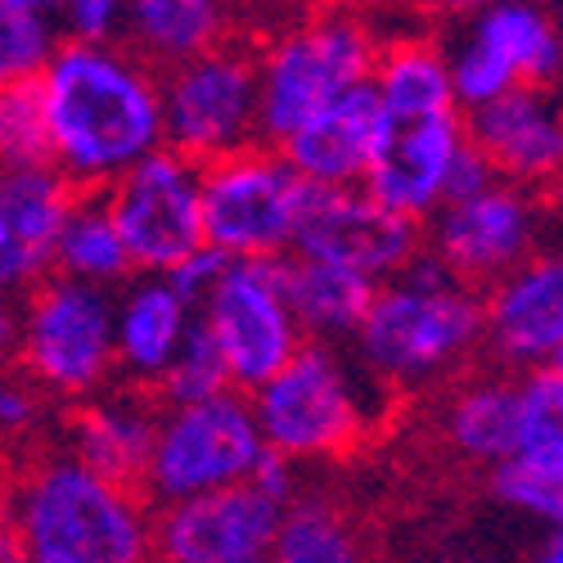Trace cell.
<instances>
[{
	"label": "cell",
	"instance_id": "cell-24",
	"mask_svg": "<svg viewBox=\"0 0 563 563\" xmlns=\"http://www.w3.org/2000/svg\"><path fill=\"white\" fill-rule=\"evenodd\" d=\"M51 275L73 279V285L104 289V294H113L131 275L122 234L100 195H77V203L68 208V217L55 234V249H51Z\"/></svg>",
	"mask_w": 563,
	"mask_h": 563
},
{
	"label": "cell",
	"instance_id": "cell-13",
	"mask_svg": "<svg viewBox=\"0 0 563 563\" xmlns=\"http://www.w3.org/2000/svg\"><path fill=\"white\" fill-rule=\"evenodd\" d=\"M545 203L532 190L492 180L483 195L460 199L433 212V230L424 249L446 275H455L464 289L496 285L509 271L537 257Z\"/></svg>",
	"mask_w": 563,
	"mask_h": 563
},
{
	"label": "cell",
	"instance_id": "cell-26",
	"mask_svg": "<svg viewBox=\"0 0 563 563\" xmlns=\"http://www.w3.org/2000/svg\"><path fill=\"white\" fill-rule=\"evenodd\" d=\"M446 442L474 464L496 468L519 442V393L514 379H474L446 406Z\"/></svg>",
	"mask_w": 563,
	"mask_h": 563
},
{
	"label": "cell",
	"instance_id": "cell-4",
	"mask_svg": "<svg viewBox=\"0 0 563 563\" xmlns=\"http://www.w3.org/2000/svg\"><path fill=\"white\" fill-rule=\"evenodd\" d=\"M374 59L379 41L352 14H320L285 27L257 51V140L279 150L324 104L365 86Z\"/></svg>",
	"mask_w": 563,
	"mask_h": 563
},
{
	"label": "cell",
	"instance_id": "cell-35",
	"mask_svg": "<svg viewBox=\"0 0 563 563\" xmlns=\"http://www.w3.org/2000/svg\"><path fill=\"white\" fill-rule=\"evenodd\" d=\"M55 27L64 32L59 41L73 45H118L122 5L118 0H68V5H55Z\"/></svg>",
	"mask_w": 563,
	"mask_h": 563
},
{
	"label": "cell",
	"instance_id": "cell-17",
	"mask_svg": "<svg viewBox=\"0 0 563 563\" xmlns=\"http://www.w3.org/2000/svg\"><path fill=\"white\" fill-rule=\"evenodd\" d=\"M483 343L509 369H559L563 356V266L537 253L483 298Z\"/></svg>",
	"mask_w": 563,
	"mask_h": 563
},
{
	"label": "cell",
	"instance_id": "cell-15",
	"mask_svg": "<svg viewBox=\"0 0 563 563\" xmlns=\"http://www.w3.org/2000/svg\"><path fill=\"white\" fill-rule=\"evenodd\" d=\"M279 505L249 483L163 505L150 519V545L163 563H262L271 554Z\"/></svg>",
	"mask_w": 563,
	"mask_h": 563
},
{
	"label": "cell",
	"instance_id": "cell-19",
	"mask_svg": "<svg viewBox=\"0 0 563 563\" xmlns=\"http://www.w3.org/2000/svg\"><path fill=\"white\" fill-rule=\"evenodd\" d=\"M379 100H374L369 81L339 96L334 104H324L316 118H307L285 145V158L302 185L311 190H356L369 172L374 140H379Z\"/></svg>",
	"mask_w": 563,
	"mask_h": 563
},
{
	"label": "cell",
	"instance_id": "cell-7",
	"mask_svg": "<svg viewBox=\"0 0 563 563\" xmlns=\"http://www.w3.org/2000/svg\"><path fill=\"white\" fill-rule=\"evenodd\" d=\"M163 150L212 167L257 145V51L221 41L217 51L172 68L158 81Z\"/></svg>",
	"mask_w": 563,
	"mask_h": 563
},
{
	"label": "cell",
	"instance_id": "cell-12",
	"mask_svg": "<svg viewBox=\"0 0 563 563\" xmlns=\"http://www.w3.org/2000/svg\"><path fill=\"white\" fill-rule=\"evenodd\" d=\"M100 199L122 234L131 271L167 275L172 266L203 249L199 167L172 150H158L145 163H135Z\"/></svg>",
	"mask_w": 563,
	"mask_h": 563
},
{
	"label": "cell",
	"instance_id": "cell-33",
	"mask_svg": "<svg viewBox=\"0 0 563 563\" xmlns=\"http://www.w3.org/2000/svg\"><path fill=\"white\" fill-rule=\"evenodd\" d=\"M45 419H51V397L23 369H0V446L32 442Z\"/></svg>",
	"mask_w": 563,
	"mask_h": 563
},
{
	"label": "cell",
	"instance_id": "cell-39",
	"mask_svg": "<svg viewBox=\"0 0 563 563\" xmlns=\"http://www.w3.org/2000/svg\"><path fill=\"white\" fill-rule=\"evenodd\" d=\"M19 361V302H0V369Z\"/></svg>",
	"mask_w": 563,
	"mask_h": 563
},
{
	"label": "cell",
	"instance_id": "cell-36",
	"mask_svg": "<svg viewBox=\"0 0 563 563\" xmlns=\"http://www.w3.org/2000/svg\"><path fill=\"white\" fill-rule=\"evenodd\" d=\"M221 271H225V257L212 253V249H199V253H190L180 266H172V271L158 275V279H167V289H172L180 302H190V307L199 311V302L212 294V285H217Z\"/></svg>",
	"mask_w": 563,
	"mask_h": 563
},
{
	"label": "cell",
	"instance_id": "cell-2",
	"mask_svg": "<svg viewBox=\"0 0 563 563\" xmlns=\"http://www.w3.org/2000/svg\"><path fill=\"white\" fill-rule=\"evenodd\" d=\"M365 369L379 384L419 388L464 365L483 343V298L446 275L424 249L374 289L361 330L352 334Z\"/></svg>",
	"mask_w": 563,
	"mask_h": 563
},
{
	"label": "cell",
	"instance_id": "cell-28",
	"mask_svg": "<svg viewBox=\"0 0 563 563\" xmlns=\"http://www.w3.org/2000/svg\"><path fill=\"white\" fill-rule=\"evenodd\" d=\"M55 167L51 154V122H45L41 81L0 86V172H36Z\"/></svg>",
	"mask_w": 563,
	"mask_h": 563
},
{
	"label": "cell",
	"instance_id": "cell-42",
	"mask_svg": "<svg viewBox=\"0 0 563 563\" xmlns=\"http://www.w3.org/2000/svg\"><path fill=\"white\" fill-rule=\"evenodd\" d=\"M262 563H271V559H262Z\"/></svg>",
	"mask_w": 563,
	"mask_h": 563
},
{
	"label": "cell",
	"instance_id": "cell-21",
	"mask_svg": "<svg viewBox=\"0 0 563 563\" xmlns=\"http://www.w3.org/2000/svg\"><path fill=\"white\" fill-rule=\"evenodd\" d=\"M190 330L195 307L180 302L167 279H131L126 294L113 298V369H122L131 384H158Z\"/></svg>",
	"mask_w": 563,
	"mask_h": 563
},
{
	"label": "cell",
	"instance_id": "cell-40",
	"mask_svg": "<svg viewBox=\"0 0 563 563\" xmlns=\"http://www.w3.org/2000/svg\"><path fill=\"white\" fill-rule=\"evenodd\" d=\"M0 563H27L19 541H14V532H10V523H5V514H0Z\"/></svg>",
	"mask_w": 563,
	"mask_h": 563
},
{
	"label": "cell",
	"instance_id": "cell-23",
	"mask_svg": "<svg viewBox=\"0 0 563 563\" xmlns=\"http://www.w3.org/2000/svg\"><path fill=\"white\" fill-rule=\"evenodd\" d=\"M122 32L135 45V59L145 55L180 68L230 41V14L212 0H135L122 5Z\"/></svg>",
	"mask_w": 563,
	"mask_h": 563
},
{
	"label": "cell",
	"instance_id": "cell-41",
	"mask_svg": "<svg viewBox=\"0 0 563 563\" xmlns=\"http://www.w3.org/2000/svg\"><path fill=\"white\" fill-rule=\"evenodd\" d=\"M528 563H563V541H559V532H550V537H545V545H541Z\"/></svg>",
	"mask_w": 563,
	"mask_h": 563
},
{
	"label": "cell",
	"instance_id": "cell-38",
	"mask_svg": "<svg viewBox=\"0 0 563 563\" xmlns=\"http://www.w3.org/2000/svg\"><path fill=\"white\" fill-rule=\"evenodd\" d=\"M249 487L262 492V496H266L271 505H279V509L298 500V474H294V464L279 460V455H271V451H262L257 468L249 474Z\"/></svg>",
	"mask_w": 563,
	"mask_h": 563
},
{
	"label": "cell",
	"instance_id": "cell-20",
	"mask_svg": "<svg viewBox=\"0 0 563 563\" xmlns=\"http://www.w3.org/2000/svg\"><path fill=\"white\" fill-rule=\"evenodd\" d=\"M158 410L135 393H96L73 415L68 429V460L86 474H96L113 487L135 492L145 483L150 451H154Z\"/></svg>",
	"mask_w": 563,
	"mask_h": 563
},
{
	"label": "cell",
	"instance_id": "cell-6",
	"mask_svg": "<svg viewBox=\"0 0 563 563\" xmlns=\"http://www.w3.org/2000/svg\"><path fill=\"white\" fill-rule=\"evenodd\" d=\"M302 203L307 185L271 145H253L199 167L203 249L221 253L225 262L289 257Z\"/></svg>",
	"mask_w": 563,
	"mask_h": 563
},
{
	"label": "cell",
	"instance_id": "cell-37",
	"mask_svg": "<svg viewBox=\"0 0 563 563\" xmlns=\"http://www.w3.org/2000/svg\"><path fill=\"white\" fill-rule=\"evenodd\" d=\"M496 180V172L483 163V154L468 145H460V154H455V163H451V172H446V190H442V208L446 203H460V199H474V195H483L487 185Z\"/></svg>",
	"mask_w": 563,
	"mask_h": 563
},
{
	"label": "cell",
	"instance_id": "cell-5",
	"mask_svg": "<svg viewBox=\"0 0 563 563\" xmlns=\"http://www.w3.org/2000/svg\"><path fill=\"white\" fill-rule=\"evenodd\" d=\"M249 410L262 446L289 464L343 455L365 429V406L347 361L320 343H302L289 365L253 388Z\"/></svg>",
	"mask_w": 563,
	"mask_h": 563
},
{
	"label": "cell",
	"instance_id": "cell-27",
	"mask_svg": "<svg viewBox=\"0 0 563 563\" xmlns=\"http://www.w3.org/2000/svg\"><path fill=\"white\" fill-rule=\"evenodd\" d=\"M271 563H365L352 523L324 500H294L279 514L271 541Z\"/></svg>",
	"mask_w": 563,
	"mask_h": 563
},
{
	"label": "cell",
	"instance_id": "cell-30",
	"mask_svg": "<svg viewBox=\"0 0 563 563\" xmlns=\"http://www.w3.org/2000/svg\"><path fill=\"white\" fill-rule=\"evenodd\" d=\"M519 393V442L514 455L563 464V374L559 369H532L514 379Z\"/></svg>",
	"mask_w": 563,
	"mask_h": 563
},
{
	"label": "cell",
	"instance_id": "cell-14",
	"mask_svg": "<svg viewBox=\"0 0 563 563\" xmlns=\"http://www.w3.org/2000/svg\"><path fill=\"white\" fill-rule=\"evenodd\" d=\"M289 253L352 271L379 289L419 257V225L374 203L361 185L356 190H311L307 185Z\"/></svg>",
	"mask_w": 563,
	"mask_h": 563
},
{
	"label": "cell",
	"instance_id": "cell-8",
	"mask_svg": "<svg viewBox=\"0 0 563 563\" xmlns=\"http://www.w3.org/2000/svg\"><path fill=\"white\" fill-rule=\"evenodd\" d=\"M19 369L45 397H96L113 374V294L45 275L19 307Z\"/></svg>",
	"mask_w": 563,
	"mask_h": 563
},
{
	"label": "cell",
	"instance_id": "cell-1",
	"mask_svg": "<svg viewBox=\"0 0 563 563\" xmlns=\"http://www.w3.org/2000/svg\"><path fill=\"white\" fill-rule=\"evenodd\" d=\"M55 172L73 190H109L163 150L158 77L122 45L59 41L41 68Z\"/></svg>",
	"mask_w": 563,
	"mask_h": 563
},
{
	"label": "cell",
	"instance_id": "cell-18",
	"mask_svg": "<svg viewBox=\"0 0 563 563\" xmlns=\"http://www.w3.org/2000/svg\"><path fill=\"white\" fill-rule=\"evenodd\" d=\"M464 140L483 154V163L496 172V180L519 185V190H541L559 176L563 163V122L550 90H505L500 100L460 113Z\"/></svg>",
	"mask_w": 563,
	"mask_h": 563
},
{
	"label": "cell",
	"instance_id": "cell-11",
	"mask_svg": "<svg viewBox=\"0 0 563 563\" xmlns=\"http://www.w3.org/2000/svg\"><path fill=\"white\" fill-rule=\"evenodd\" d=\"M199 324L221 352L234 388H262L302 347V334L285 307L275 262H225L212 294L199 302Z\"/></svg>",
	"mask_w": 563,
	"mask_h": 563
},
{
	"label": "cell",
	"instance_id": "cell-22",
	"mask_svg": "<svg viewBox=\"0 0 563 563\" xmlns=\"http://www.w3.org/2000/svg\"><path fill=\"white\" fill-rule=\"evenodd\" d=\"M279 289H285V307L298 324L302 343H320V347L352 339L374 298L369 279L311 257H294V253L279 257Z\"/></svg>",
	"mask_w": 563,
	"mask_h": 563
},
{
	"label": "cell",
	"instance_id": "cell-29",
	"mask_svg": "<svg viewBox=\"0 0 563 563\" xmlns=\"http://www.w3.org/2000/svg\"><path fill=\"white\" fill-rule=\"evenodd\" d=\"M55 45H59L55 5L0 0V86L41 77L45 59L55 55Z\"/></svg>",
	"mask_w": 563,
	"mask_h": 563
},
{
	"label": "cell",
	"instance_id": "cell-31",
	"mask_svg": "<svg viewBox=\"0 0 563 563\" xmlns=\"http://www.w3.org/2000/svg\"><path fill=\"white\" fill-rule=\"evenodd\" d=\"M492 496L509 509L528 514V519L545 523L550 532H559L563 519V464H545V460H528V455H509L492 468Z\"/></svg>",
	"mask_w": 563,
	"mask_h": 563
},
{
	"label": "cell",
	"instance_id": "cell-16",
	"mask_svg": "<svg viewBox=\"0 0 563 563\" xmlns=\"http://www.w3.org/2000/svg\"><path fill=\"white\" fill-rule=\"evenodd\" d=\"M464 145V118L451 113H415V118H384L374 158L361 190L406 221H424L442 208L446 172Z\"/></svg>",
	"mask_w": 563,
	"mask_h": 563
},
{
	"label": "cell",
	"instance_id": "cell-9",
	"mask_svg": "<svg viewBox=\"0 0 563 563\" xmlns=\"http://www.w3.org/2000/svg\"><path fill=\"white\" fill-rule=\"evenodd\" d=\"M262 438L244 393H221L195 406H167L154 429L145 487L163 500H190L249 483L262 460Z\"/></svg>",
	"mask_w": 563,
	"mask_h": 563
},
{
	"label": "cell",
	"instance_id": "cell-3",
	"mask_svg": "<svg viewBox=\"0 0 563 563\" xmlns=\"http://www.w3.org/2000/svg\"><path fill=\"white\" fill-rule=\"evenodd\" d=\"M5 523L27 563H150V514L68 455L27 468Z\"/></svg>",
	"mask_w": 563,
	"mask_h": 563
},
{
	"label": "cell",
	"instance_id": "cell-34",
	"mask_svg": "<svg viewBox=\"0 0 563 563\" xmlns=\"http://www.w3.org/2000/svg\"><path fill=\"white\" fill-rule=\"evenodd\" d=\"M45 275H51V253L23 240V234L0 217V302L32 294Z\"/></svg>",
	"mask_w": 563,
	"mask_h": 563
},
{
	"label": "cell",
	"instance_id": "cell-32",
	"mask_svg": "<svg viewBox=\"0 0 563 563\" xmlns=\"http://www.w3.org/2000/svg\"><path fill=\"white\" fill-rule=\"evenodd\" d=\"M154 388L163 393L167 406H195V401H212L221 393H234L230 369H225L221 352L212 347V339L203 334L199 316H195V330L185 334L180 352L172 356V365L163 369V379Z\"/></svg>",
	"mask_w": 563,
	"mask_h": 563
},
{
	"label": "cell",
	"instance_id": "cell-25",
	"mask_svg": "<svg viewBox=\"0 0 563 563\" xmlns=\"http://www.w3.org/2000/svg\"><path fill=\"white\" fill-rule=\"evenodd\" d=\"M369 90L384 118H415V113H451L455 90L446 73V55L433 41H397L379 45V59L369 73Z\"/></svg>",
	"mask_w": 563,
	"mask_h": 563
},
{
	"label": "cell",
	"instance_id": "cell-10",
	"mask_svg": "<svg viewBox=\"0 0 563 563\" xmlns=\"http://www.w3.org/2000/svg\"><path fill=\"white\" fill-rule=\"evenodd\" d=\"M442 55L455 90V109L468 113L519 86L550 90L563 64V36L550 10L505 0V5L478 10L464 23L460 41Z\"/></svg>",
	"mask_w": 563,
	"mask_h": 563
}]
</instances>
